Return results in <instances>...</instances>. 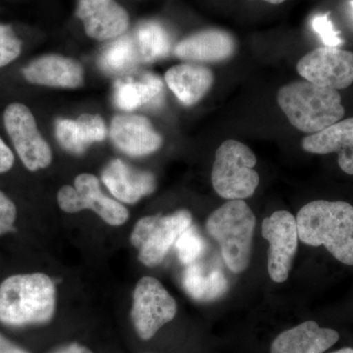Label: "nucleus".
Listing matches in <instances>:
<instances>
[{
    "instance_id": "obj_5",
    "label": "nucleus",
    "mask_w": 353,
    "mask_h": 353,
    "mask_svg": "<svg viewBox=\"0 0 353 353\" xmlns=\"http://www.w3.org/2000/svg\"><path fill=\"white\" fill-rule=\"evenodd\" d=\"M257 158L248 145L234 139L218 148L211 181L218 196L228 201H243L254 194L259 175L254 170Z\"/></svg>"
},
{
    "instance_id": "obj_31",
    "label": "nucleus",
    "mask_w": 353,
    "mask_h": 353,
    "mask_svg": "<svg viewBox=\"0 0 353 353\" xmlns=\"http://www.w3.org/2000/svg\"><path fill=\"white\" fill-rule=\"evenodd\" d=\"M0 353H30L0 334Z\"/></svg>"
},
{
    "instance_id": "obj_23",
    "label": "nucleus",
    "mask_w": 353,
    "mask_h": 353,
    "mask_svg": "<svg viewBox=\"0 0 353 353\" xmlns=\"http://www.w3.org/2000/svg\"><path fill=\"white\" fill-rule=\"evenodd\" d=\"M139 60L141 58L134 39L130 36H121L102 51L99 66L108 74L118 75L136 66Z\"/></svg>"
},
{
    "instance_id": "obj_17",
    "label": "nucleus",
    "mask_w": 353,
    "mask_h": 353,
    "mask_svg": "<svg viewBox=\"0 0 353 353\" xmlns=\"http://www.w3.org/2000/svg\"><path fill=\"white\" fill-rule=\"evenodd\" d=\"M339 339L340 334L334 330L306 321L279 334L272 343L271 353H324Z\"/></svg>"
},
{
    "instance_id": "obj_13",
    "label": "nucleus",
    "mask_w": 353,
    "mask_h": 353,
    "mask_svg": "<svg viewBox=\"0 0 353 353\" xmlns=\"http://www.w3.org/2000/svg\"><path fill=\"white\" fill-rule=\"evenodd\" d=\"M110 138L114 145L130 157H139L157 152L162 137L143 116L124 114L111 122Z\"/></svg>"
},
{
    "instance_id": "obj_30",
    "label": "nucleus",
    "mask_w": 353,
    "mask_h": 353,
    "mask_svg": "<svg viewBox=\"0 0 353 353\" xmlns=\"http://www.w3.org/2000/svg\"><path fill=\"white\" fill-rule=\"evenodd\" d=\"M14 164V155L10 148L0 139V174L10 170Z\"/></svg>"
},
{
    "instance_id": "obj_10",
    "label": "nucleus",
    "mask_w": 353,
    "mask_h": 353,
    "mask_svg": "<svg viewBox=\"0 0 353 353\" xmlns=\"http://www.w3.org/2000/svg\"><path fill=\"white\" fill-rule=\"evenodd\" d=\"M262 236L268 241L267 269L272 281L284 283L289 278L299 245L296 218L279 210L262 222Z\"/></svg>"
},
{
    "instance_id": "obj_24",
    "label": "nucleus",
    "mask_w": 353,
    "mask_h": 353,
    "mask_svg": "<svg viewBox=\"0 0 353 353\" xmlns=\"http://www.w3.org/2000/svg\"><path fill=\"white\" fill-rule=\"evenodd\" d=\"M175 246L179 260L188 266L201 256L205 250V241L196 227L190 226L179 236Z\"/></svg>"
},
{
    "instance_id": "obj_15",
    "label": "nucleus",
    "mask_w": 353,
    "mask_h": 353,
    "mask_svg": "<svg viewBox=\"0 0 353 353\" xmlns=\"http://www.w3.org/2000/svg\"><path fill=\"white\" fill-rule=\"evenodd\" d=\"M23 75L34 85L77 88L83 83L82 65L72 58L51 54L34 60L23 69Z\"/></svg>"
},
{
    "instance_id": "obj_25",
    "label": "nucleus",
    "mask_w": 353,
    "mask_h": 353,
    "mask_svg": "<svg viewBox=\"0 0 353 353\" xmlns=\"http://www.w3.org/2000/svg\"><path fill=\"white\" fill-rule=\"evenodd\" d=\"M57 138L67 152L83 154L88 148L76 120L59 119L55 125Z\"/></svg>"
},
{
    "instance_id": "obj_21",
    "label": "nucleus",
    "mask_w": 353,
    "mask_h": 353,
    "mask_svg": "<svg viewBox=\"0 0 353 353\" xmlns=\"http://www.w3.org/2000/svg\"><path fill=\"white\" fill-rule=\"evenodd\" d=\"M182 280L187 294L199 303L217 301L229 289L226 276L221 269H208L196 262L188 265Z\"/></svg>"
},
{
    "instance_id": "obj_35",
    "label": "nucleus",
    "mask_w": 353,
    "mask_h": 353,
    "mask_svg": "<svg viewBox=\"0 0 353 353\" xmlns=\"http://www.w3.org/2000/svg\"><path fill=\"white\" fill-rule=\"evenodd\" d=\"M352 8H353V0L352 1Z\"/></svg>"
},
{
    "instance_id": "obj_32",
    "label": "nucleus",
    "mask_w": 353,
    "mask_h": 353,
    "mask_svg": "<svg viewBox=\"0 0 353 353\" xmlns=\"http://www.w3.org/2000/svg\"><path fill=\"white\" fill-rule=\"evenodd\" d=\"M53 353H94L90 348L80 343H70V345H64V347L58 348Z\"/></svg>"
},
{
    "instance_id": "obj_20",
    "label": "nucleus",
    "mask_w": 353,
    "mask_h": 353,
    "mask_svg": "<svg viewBox=\"0 0 353 353\" xmlns=\"http://www.w3.org/2000/svg\"><path fill=\"white\" fill-rule=\"evenodd\" d=\"M163 99V82L153 74H145L139 80H120L114 87V103L128 112L141 106L157 108L162 103Z\"/></svg>"
},
{
    "instance_id": "obj_7",
    "label": "nucleus",
    "mask_w": 353,
    "mask_h": 353,
    "mask_svg": "<svg viewBox=\"0 0 353 353\" xmlns=\"http://www.w3.org/2000/svg\"><path fill=\"white\" fill-rule=\"evenodd\" d=\"M178 306L163 285L153 277H143L134 290L132 325L141 340H152L164 325L175 318Z\"/></svg>"
},
{
    "instance_id": "obj_28",
    "label": "nucleus",
    "mask_w": 353,
    "mask_h": 353,
    "mask_svg": "<svg viewBox=\"0 0 353 353\" xmlns=\"http://www.w3.org/2000/svg\"><path fill=\"white\" fill-rule=\"evenodd\" d=\"M312 28L319 34L325 46L338 48L343 43L339 32L334 30L333 23L329 19L328 14L316 16L312 20Z\"/></svg>"
},
{
    "instance_id": "obj_3",
    "label": "nucleus",
    "mask_w": 353,
    "mask_h": 353,
    "mask_svg": "<svg viewBox=\"0 0 353 353\" xmlns=\"http://www.w3.org/2000/svg\"><path fill=\"white\" fill-rule=\"evenodd\" d=\"M277 101L290 124L309 134L339 122L345 114L339 90L305 80L281 88Z\"/></svg>"
},
{
    "instance_id": "obj_19",
    "label": "nucleus",
    "mask_w": 353,
    "mask_h": 353,
    "mask_svg": "<svg viewBox=\"0 0 353 353\" xmlns=\"http://www.w3.org/2000/svg\"><path fill=\"white\" fill-rule=\"evenodd\" d=\"M165 82L181 103L192 106L210 90L214 76L210 69L197 64H180L165 74Z\"/></svg>"
},
{
    "instance_id": "obj_12",
    "label": "nucleus",
    "mask_w": 353,
    "mask_h": 353,
    "mask_svg": "<svg viewBox=\"0 0 353 353\" xmlns=\"http://www.w3.org/2000/svg\"><path fill=\"white\" fill-rule=\"evenodd\" d=\"M77 16L85 34L99 41L119 38L129 27L127 11L115 0H79Z\"/></svg>"
},
{
    "instance_id": "obj_18",
    "label": "nucleus",
    "mask_w": 353,
    "mask_h": 353,
    "mask_svg": "<svg viewBox=\"0 0 353 353\" xmlns=\"http://www.w3.org/2000/svg\"><path fill=\"white\" fill-rule=\"evenodd\" d=\"M236 50L231 34L221 30H206L188 37L174 48L180 59L194 62H220L229 59Z\"/></svg>"
},
{
    "instance_id": "obj_26",
    "label": "nucleus",
    "mask_w": 353,
    "mask_h": 353,
    "mask_svg": "<svg viewBox=\"0 0 353 353\" xmlns=\"http://www.w3.org/2000/svg\"><path fill=\"white\" fill-rule=\"evenodd\" d=\"M22 43L10 26L0 24V67L6 66L19 57Z\"/></svg>"
},
{
    "instance_id": "obj_27",
    "label": "nucleus",
    "mask_w": 353,
    "mask_h": 353,
    "mask_svg": "<svg viewBox=\"0 0 353 353\" xmlns=\"http://www.w3.org/2000/svg\"><path fill=\"white\" fill-rule=\"evenodd\" d=\"M88 146L103 141L106 137V126L99 115L83 114L76 120Z\"/></svg>"
},
{
    "instance_id": "obj_34",
    "label": "nucleus",
    "mask_w": 353,
    "mask_h": 353,
    "mask_svg": "<svg viewBox=\"0 0 353 353\" xmlns=\"http://www.w3.org/2000/svg\"><path fill=\"white\" fill-rule=\"evenodd\" d=\"M263 1L268 2V3L271 4H281L283 2L287 1V0H263Z\"/></svg>"
},
{
    "instance_id": "obj_8",
    "label": "nucleus",
    "mask_w": 353,
    "mask_h": 353,
    "mask_svg": "<svg viewBox=\"0 0 353 353\" xmlns=\"http://www.w3.org/2000/svg\"><path fill=\"white\" fill-rule=\"evenodd\" d=\"M57 201L59 208L67 213L90 209L111 226H121L129 218V210L121 202L105 196L99 179L92 174H80L76 176L74 187H62L58 192Z\"/></svg>"
},
{
    "instance_id": "obj_16",
    "label": "nucleus",
    "mask_w": 353,
    "mask_h": 353,
    "mask_svg": "<svg viewBox=\"0 0 353 353\" xmlns=\"http://www.w3.org/2000/svg\"><path fill=\"white\" fill-rule=\"evenodd\" d=\"M303 150L313 154H338V164L347 175H353V117L339 121L322 131L303 139Z\"/></svg>"
},
{
    "instance_id": "obj_2",
    "label": "nucleus",
    "mask_w": 353,
    "mask_h": 353,
    "mask_svg": "<svg viewBox=\"0 0 353 353\" xmlns=\"http://www.w3.org/2000/svg\"><path fill=\"white\" fill-rule=\"evenodd\" d=\"M57 309V289L50 276L23 274L0 285V322L9 327L46 324Z\"/></svg>"
},
{
    "instance_id": "obj_1",
    "label": "nucleus",
    "mask_w": 353,
    "mask_h": 353,
    "mask_svg": "<svg viewBox=\"0 0 353 353\" xmlns=\"http://www.w3.org/2000/svg\"><path fill=\"white\" fill-rule=\"evenodd\" d=\"M299 239L305 245L325 246L343 264L353 266V206L345 201H315L296 216Z\"/></svg>"
},
{
    "instance_id": "obj_14",
    "label": "nucleus",
    "mask_w": 353,
    "mask_h": 353,
    "mask_svg": "<svg viewBox=\"0 0 353 353\" xmlns=\"http://www.w3.org/2000/svg\"><path fill=\"white\" fill-rule=\"evenodd\" d=\"M101 180L120 202L134 204L157 190V180L150 172L132 168L123 160L114 159L103 169Z\"/></svg>"
},
{
    "instance_id": "obj_29",
    "label": "nucleus",
    "mask_w": 353,
    "mask_h": 353,
    "mask_svg": "<svg viewBox=\"0 0 353 353\" xmlns=\"http://www.w3.org/2000/svg\"><path fill=\"white\" fill-rule=\"evenodd\" d=\"M17 217V209L6 194L0 192V236L10 232Z\"/></svg>"
},
{
    "instance_id": "obj_22",
    "label": "nucleus",
    "mask_w": 353,
    "mask_h": 353,
    "mask_svg": "<svg viewBox=\"0 0 353 353\" xmlns=\"http://www.w3.org/2000/svg\"><path fill=\"white\" fill-rule=\"evenodd\" d=\"M139 58L143 62H153L166 57L172 50V39L161 23L145 21L137 28L136 39Z\"/></svg>"
},
{
    "instance_id": "obj_4",
    "label": "nucleus",
    "mask_w": 353,
    "mask_h": 353,
    "mask_svg": "<svg viewBox=\"0 0 353 353\" xmlns=\"http://www.w3.org/2000/svg\"><path fill=\"white\" fill-rule=\"evenodd\" d=\"M256 218L243 201H229L206 221L209 236L219 243L223 259L233 273L246 270L252 259Z\"/></svg>"
},
{
    "instance_id": "obj_6",
    "label": "nucleus",
    "mask_w": 353,
    "mask_h": 353,
    "mask_svg": "<svg viewBox=\"0 0 353 353\" xmlns=\"http://www.w3.org/2000/svg\"><path fill=\"white\" fill-rule=\"evenodd\" d=\"M192 224V214L185 209L169 215L146 216L139 219L131 234V243L138 250L139 261L148 267L161 263L179 236Z\"/></svg>"
},
{
    "instance_id": "obj_11",
    "label": "nucleus",
    "mask_w": 353,
    "mask_h": 353,
    "mask_svg": "<svg viewBox=\"0 0 353 353\" xmlns=\"http://www.w3.org/2000/svg\"><path fill=\"white\" fill-rule=\"evenodd\" d=\"M296 68L309 83L343 90L353 83V52L336 46H320L304 55Z\"/></svg>"
},
{
    "instance_id": "obj_33",
    "label": "nucleus",
    "mask_w": 353,
    "mask_h": 353,
    "mask_svg": "<svg viewBox=\"0 0 353 353\" xmlns=\"http://www.w3.org/2000/svg\"><path fill=\"white\" fill-rule=\"evenodd\" d=\"M332 353H353V348L352 347H343L341 350H336Z\"/></svg>"
},
{
    "instance_id": "obj_9",
    "label": "nucleus",
    "mask_w": 353,
    "mask_h": 353,
    "mask_svg": "<svg viewBox=\"0 0 353 353\" xmlns=\"http://www.w3.org/2000/svg\"><path fill=\"white\" fill-rule=\"evenodd\" d=\"M3 121L7 134L28 170L34 172L50 166L52 161L50 146L41 137L27 106L21 103L7 106Z\"/></svg>"
}]
</instances>
